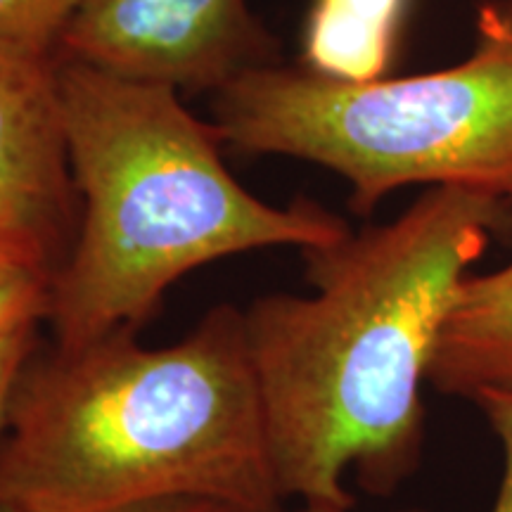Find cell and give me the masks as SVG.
<instances>
[{
    "label": "cell",
    "mask_w": 512,
    "mask_h": 512,
    "mask_svg": "<svg viewBox=\"0 0 512 512\" xmlns=\"http://www.w3.org/2000/svg\"><path fill=\"white\" fill-rule=\"evenodd\" d=\"M38 344H41L38 325H27V328H19L0 339V441H3L5 425H8V406L17 375L27 358L38 349Z\"/></svg>",
    "instance_id": "obj_12"
},
{
    "label": "cell",
    "mask_w": 512,
    "mask_h": 512,
    "mask_svg": "<svg viewBox=\"0 0 512 512\" xmlns=\"http://www.w3.org/2000/svg\"><path fill=\"white\" fill-rule=\"evenodd\" d=\"M53 271L36 266L0 268V339L48 320Z\"/></svg>",
    "instance_id": "obj_10"
},
{
    "label": "cell",
    "mask_w": 512,
    "mask_h": 512,
    "mask_svg": "<svg viewBox=\"0 0 512 512\" xmlns=\"http://www.w3.org/2000/svg\"><path fill=\"white\" fill-rule=\"evenodd\" d=\"M278 53L247 0H83L55 57L178 93H216L278 64Z\"/></svg>",
    "instance_id": "obj_5"
},
{
    "label": "cell",
    "mask_w": 512,
    "mask_h": 512,
    "mask_svg": "<svg viewBox=\"0 0 512 512\" xmlns=\"http://www.w3.org/2000/svg\"><path fill=\"white\" fill-rule=\"evenodd\" d=\"M408 0H311L302 67L344 83L384 79Z\"/></svg>",
    "instance_id": "obj_8"
},
{
    "label": "cell",
    "mask_w": 512,
    "mask_h": 512,
    "mask_svg": "<svg viewBox=\"0 0 512 512\" xmlns=\"http://www.w3.org/2000/svg\"><path fill=\"white\" fill-rule=\"evenodd\" d=\"M17 266H36L53 271V264L48 261V256L43 254V249L29 235H24L22 230L12 228L10 223L0 219V268Z\"/></svg>",
    "instance_id": "obj_13"
},
{
    "label": "cell",
    "mask_w": 512,
    "mask_h": 512,
    "mask_svg": "<svg viewBox=\"0 0 512 512\" xmlns=\"http://www.w3.org/2000/svg\"><path fill=\"white\" fill-rule=\"evenodd\" d=\"M427 382L441 394L470 401L486 392H512V261L463 280Z\"/></svg>",
    "instance_id": "obj_7"
},
{
    "label": "cell",
    "mask_w": 512,
    "mask_h": 512,
    "mask_svg": "<svg viewBox=\"0 0 512 512\" xmlns=\"http://www.w3.org/2000/svg\"><path fill=\"white\" fill-rule=\"evenodd\" d=\"M299 512H351L344 508H332V505H304ZM396 512H427V510H415V508H406V510H396Z\"/></svg>",
    "instance_id": "obj_15"
},
{
    "label": "cell",
    "mask_w": 512,
    "mask_h": 512,
    "mask_svg": "<svg viewBox=\"0 0 512 512\" xmlns=\"http://www.w3.org/2000/svg\"><path fill=\"white\" fill-rule=\"evenodd\" d=\"M60 62L79 228L50 285L53 344L76 349L138 332L164 292L195 268L268 247L313 249L351 233L342 216L299 197L275 207L223 164L219 126L174 88Z\"/></svg>",
    "instance_id": "obj_3"
},
{
    "label": "cell",
    "mask_w": 512,
    "mask_h": 512,
    "mask_svg": "<svg viewBox=\"0 0 512 512\" xmlns=\"http://www.w3.org/2000/svg\"><path fill=\"white\" fill-rule=\"evenodd\" d=\"M0 219L29 235L53 271L79 228L69 169L60 62L0 41Z\"/></svg>",
    "instance_id": "obj_6"
},
{
    "label": "cell",
    "mask_w": 512,
    "mask_h": 512,
    "mask_svg": "<svg viewBox=\"0 0 512 512\" xmlns=\"http://www.w3.org/2000/svg\"><path fill=\"white\" fill-rule=\"evenodd\" d=\"M472 403L482 411L503 451L501 486L489 512H512V392H486Z\"/></svg>",
    "instance_id": "obj_11"
},
{
    "label": "cell",
    "mask_w": 512,
    "mask_h": 512,
    "mask_svg": "<svg viewBox=\"0 0 512 512\" xmlns=\"http://www.w3.org/2000/svg\"><path fill=\"white\" fill-rule=\"evenodd\" d=\"M117 512H256L245 505L221 501L211 496H166L155 501H143L128 505Z\"/></svg>",
    "instance_id": "obj_14"
},
{
    "label": "cell",
    "mask_w": 512,
    "mask_h": 512,
    "mask_svg": "<svg viewBox=\"0 0 512 512\" xmlns=\"http://www.w3.org/2000/svg\"><path fill=\"white\" fill-rule=\"evenodd\" d=\"M214 124L245 155L335 171L361 216L406 185L512 204V3L479 10L475 50L456 67L370 83L249 69L214 93Z\"/></svg>",
    "instance_id": "obj_4"
},
{
    "label": "cell",
    "mask_w": 512,
    "mask_h": 512,
    "mask_svg": "<svg viewBox=\"0 0 512 512\" xmlns=\"http://www.w3.org/2000/svg\"><path fill=\"white\" fill-rule=\"evenodd\" d=\"M117 330L38 349L19 370L0 441V503L117 512L211 496L283 512L245 311L219 304L166 347Z\"/></svg>",
    "instance_id": "obj_2"
},
{
    "label": "cell",
    "mask_w": 512,
    "mask_h": 512,
    "mask_svg": "<svg viewBox=\"0 0 512 512\" xmlns=\"http://www.w3.org/2000/svg\"><path fill=\"white\" fill-rule=\"evenodd\" d=\"M0 512H19V510L10 508V505H3V503H0Z\"/></svg>",
    "instance_id": "obj_16"
},
{
    "label": "cell",
    "mask_w": 512,
    "mask_h": 512,
    "mask_svg": "<svg viewBox=\"0 0 512 512\" xmlns=\"http://www.w3.org/2000/svg\"><path fill=\"white\" fill-rule=\"evenodd\" d=\"M83 0H0V41L55 55Z\"/></svg>",
    "instance_id": "obj_9"
},
{
    "label": "cell",
    "mask_w": 512,
    "mask_h": 512,
    "mask_svg": "<svg viewBox=\"0 0 512 512\" xmlns=\"http://www.w3.org/2000/svg\"><path fill=\"white\" fill-rule=\"evenodd\" d=\"M512 238V204L430 188L396 219L304 249L311 294L245 311L278 486L304 505L354 508L344 479L389 496L425 441L422 384L472 264Z\"/></svg>",
    "instance_id": "obj_1"
}]
</instances>
